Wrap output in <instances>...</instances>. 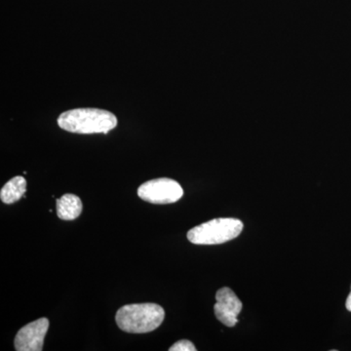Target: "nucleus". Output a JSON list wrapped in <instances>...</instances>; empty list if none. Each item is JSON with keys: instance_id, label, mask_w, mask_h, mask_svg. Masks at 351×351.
Masks as SVG:
<instances>
[{"instance_id": "nucleus-1", "label": "nucleus", "mask_w": 351, "mask_h": 351, "mask_svg": "<svg viewBox=\"0 0 351 351\" xmlns=\"http://www.w3.org/2000/svg\"><path fill=\"white\" fill-rule=\"evenodd\" d=\"M57 122L60 128L75 134H108L117 126V117L112 112L93 108L66 110Z\"/></svg>"}, {"instance_id": "nucleus-2", "label": "nucleus", "mask_w": 351, "mask_h": 351, "mask_svg": "<svg viewBox=\"0 0 351 351\" xmlns=\"http://www.w3.org/2000/svg\"><path fill=\"white\" fill-rule=\"evenodd\" d=\"M165 311L160 306L152 302L127 304L117 311L115 321L123 332L145 334L154 331L162 324Z\"/></svg>"}, {"instance_id": "nucleus-3", "label": "nucleus", "mask_w": 351, "mask_h": 351, "mask_svg": "<svg viewBox=\"0 0 351 351\" xmlns=\"http://www.w3.org/2000/svg\"><path fill=\"white\" fill-rule=\"evenodd\" d=\"M243 230V223L233 218L214 219L191 228L189 242L195 245H218L237 239Z\"/></svg>"}, {"instance_id": "nucleus-4", "label": "nucleus", "mask_w": 351, "mask_h": 351, "mask_svg": "<svg viewBox=\"0 0 351 351\" xmlns=\"http://www.w3.org/2000/svg\"><path fill=\"white\" fill-rule=\"evenodd\" d=\"M138 195L141 199L152 204H171L181 199L184 189L174 180L159 178L141 184Z\"/></svg>"}, {"instance_id": "nucleus-5", "label": "nucleus", "mask_w": 351, "mask_h": 351, "mask_svg": "<svg viewBox=\"0 0 351 351\" xmlns=\"http://www.w3.org/2000/svg\"><path fill=\"white\" fill-rule=\"evenodd\" d=\"M49 328L47 318L29 323L19 330L15 337L14 346L17 351H41L43 350L44 338Z\"/></svg>"}, {"instance_id": "nucleus-6", "label": "nucleus", "mask_w": 351, "mask_h": 351, "mask_svg": "<svg viewBox=\"0 0 351 351\" xmlns=\"http://www.w3.org/2000/svg\"><path fill=\"white\" fill-rule=\"evenodd\" d=\"M216 304L214 306L215 315L219 322L228 327H234L239 322V313L242 311V302L232 289H219L216 294Z\"/></svg>"}, {"instance_id": "nucleus-7", "label": "nucleus", "mask_w": 351, "mask_h": 351, "mask_svg": "<svg viewBox=\"0 0 351 351\" xmlns=\"http://www.w3.org/2000/svg\"><path fill=\"white\" fill-rule=\"evenodd\" d=\"M83 205L78 196L66 193L57 199V216L63 221H73L82 213Z\"/></svg>"}, {"instance_id": "nucleus-8", "label": "nucleus", "mask_w": 351, "mask_h": 351, "mask_svg": "<svg viewBox=\"0 0 351 351\" xmlns=\"http://www.w3.org/2000/svg\"><path fill=\"white\" fill-rule=\"evenodd\" d=\"M25 191H27V181L22 176H17L4 184L0 191V198L5 204H13L25 195Z\"/></svg>"}, {"instance_id": "nucleus-9", "label": "nucleus", "mask_w": 351, "mask_h": 351, "mask_svg": "<svg viewBox=\"0 0 351 351\" xmlns=\"http://www.w3.org/2000/svg\"><path fill=\"white\" fill-rule=\"evenodd\" d=\"M170 351H195V345L189 339H181L169 348Z\"/></svg>"}, {"instance_id": "nucleus-10", "label": "nucleus", "mask_w": 351, "mask_h": 351, "mask_svg": "<svg viewBox=\"0 0 351 351\" xmlns=\"http://www.w3.org/2000/svg\"><path fill=\"white\" fill-rule=\"evenodd\" d=\"M346 309L351 313V292L350 294L348 295V299H346Z\"/></svg>"}]
</instances>
